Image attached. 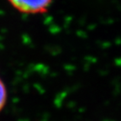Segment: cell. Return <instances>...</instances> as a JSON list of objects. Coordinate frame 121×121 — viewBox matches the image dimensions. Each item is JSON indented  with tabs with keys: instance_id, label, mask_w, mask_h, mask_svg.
Returning <instances> with one entry per match:
<instances>
[{
	"instance_id": "obj_1",
	"label": "cell",
	"mask_w": 121,
	"mask_h": 121,
	"mask_svg": "<svg viewBox=\"0 0 121 121\" xmlns=\"http://www.w3.org/2000/svg\"><path fill=\"white\" fill-rule=\"evenodd\" d=\"M10 5L24 14H41L46 13L53 0H8Z\"/></svg>"
},
{
	"instance_id": "obj_2",
	"label": "cell",
	"mask_w": 121,
	"mask_h": 121,
	"mask_svg": "<svg viewBox=\"0 0 121 121\" xmlns=\"http://www.w3.org/2000/svg\"><path fill=\"white\" fill-rule=\"evenodd\" d=\"M8 99V93H7V87H6L5 83L0 78V113L4 108L7 103Z\"/></svg>"
}]
</instances>
